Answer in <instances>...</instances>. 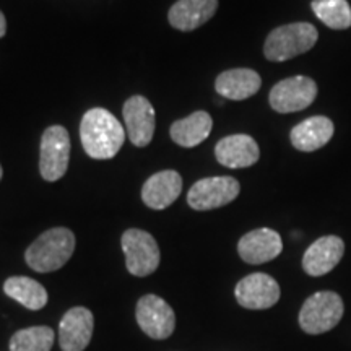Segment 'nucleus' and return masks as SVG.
<instances>
[{"label": "nucleus", "mask_w": 351, "mask_h": 351, "mask_svg": "<svg viewBox=\"0 0 351 351\" xmlns=\"http://www.w3.org/2000/svg\"><path fill=\"white\" fill-rule=\"evenodd\" d=\"M262 78L252 69H231L219 73L215 82V90L223 98L243 101L251 98L261 90Z\"/></svg>", "instance_id": "a211bd4d"}, {"label": "nucleus", "mask_w": 351, "mask_h": 351, "mask_svg": "<svg viewBox=\"0 0 351 351\" xmlns=\"http://www.w3.org/2000/svg\"><path fill=\"white\" fill-rule=\"evenodd\" d=\"M213 127V119L208 112L197 111L191 116L184 117L181 121H176L171 125L169 134L179 147L194 148L204 140L208 138Z\"/></svg>", "instance_id": "aec40b11"}, {"label": "nucleus", "mask_w": 351, "mask_h": 351, "mask_svg": "<svg viewBox=\"0 0 351 351\" xmlns=\"http://www.w3.org/2000/svg\"><path fill=\"white\" fill-rule=\"evenodd\" d=\"M80 138L88 156L95 160H111L124 145L125 132L111 112L103 108H93L83 116Z\"/></svg>", "instance_id": "f257e3e1"}, {"label": "nucleus", "mask_w": 351, "mask_h": 351, "mask_svg": "<svg viewBox=\"0 0 351 351\" xmlns=\"http://www.w3.org/2000/svg\"><path fill=\"white\" fill-rule=\"evenodd\" d=\"M121 244L125 254L127 270L132 275L148 276L160 267V247L150 232L132 228L122 234Z\"/></svg>", "instance_id": "39448f33"}, {"label": "nucleus", "mask_w": 351, "mask_h": 351, "mask_svg": "<svg viewBox=\"0 0 351 351\" xmlns=\"http://www.w3.org/2000/svg\"><path fill=\"white\" fill-rule=\"evenodd\" d=\"M283 251L282 236L269 228H258L249 231L238 243L239 257L245 263L261 265V263L274 261Z\"/></svg>", "instance_id": "f8f14e48"}, {"label": "nucleus", "mask_w": 351, "mask_h": 351, "mask_svg": "<svg viewBox=\"0 0 351 351\" xmlns=\"http://www.w3.org/2000/svg\"><path fill=\"white\" fill-rule=\"evenodd\" d=\"M3 291L29 311L43 309L49 300L46 288L29 276H10L3 283Z\"/></svg>", "instance_id": "412c9836"}, {"label": "nucleus", "mask_w": 351, "mask_h": 351, "mask_svg": "<svg viewBox=\"0 0 351 351\" xmlns=\"http://www.w3.org/2000/svg\"><path fill=\"white\" fill-rule=\"evenodd\" d=\"M2 176H3V169H2V166H0V181H2Z\"/></svg>", "instance_id": "393cba45"}, {"label": "nucleus", "mask_w": 351, "mask_h": 351, "mask_svg": "<svg viewBox=\"0 0 351 351\" xmlns=\"http://www.w3.org/2000/svg\"><path fill=\"white\" fill-rule=\"evenodd\" d=\"M182 191V178L178 171L166 169L153 174L142 187V200L153 210H165L173 205Z\"/></svg>", "instance_id": "dca6fc26"}, {"label": "nucleus", "mask_w": 351, "mask_h": 351, "mask_svg": "<svg viewBox=\"0 0 351 351\" xmlns=\"http://www.w3.org/2000/svg\"><path fill=\"white\" fill-rule=\"evenodd\" d=\"M75 251V234L67 228H52L43 232L26 249L25 261L38 274H49L62 269Z\"/></svg>", "instance_id": "f03ea898"}, {"label": "nucleus", "mask_w": 351, "mask_h": 351, "mask_svg": "<svg viewBox=\"0 0 351 351\" xmlns=\"http://www.w3.org/2000/svg\"><path fill=\"white\" fill-rule=\"evenodd\" d=\"M5 33H7V20H5V15L0 12V38L5 36Z\"/></svg>", "instance_id": "b1692460"}, {"label": "nucleus", "mask_w": 351, "mask_h": 351, "mask_svg": "<svg viewBox=\"0 0 351 351\" xmlns=\"http://www.w3.org/2000/svg\"><path fill=\"white\" fill-rule=\"evenodd\" d=\"M215 156L219 165L239 169L256 165L261 158V150L251 135L236 134L219 140L215 147Z\"/></svg>", "instance_id": "2eb2a0df"}, {"label": "nucleus", "mask_w": 351, "mask_h": 351, "mask_svg": "<svg viewBox=\"0 0 351 351\" xmlns=\"http://www.w3.org/2000/svg\"><path fill=\"white\" fill-rule=\"evenodd\" d=\"M317 96V83L313 78L298 75L278 82L271 88L269 101L274 111L280 114L298 112L309 108Z\"/></svg>", "instance_id": "6e6552de"}, {"label": "nucleus", "mask_w": 351, "mask_h": 351, "mask_svg": "<svg viewBox=\"0 0 351 351\" xmlns=\"http://www.w3.org/2000/svg\"><path fill=\"white\" fill-rule=\"evenodd\" d=\"M333 137V122L326 116H314L293 127L289 140L296 150L311 153L322 148Z\"/></svg>", "instance_id": "6ab92c4d"}, {"label": "nucleus", "mask_w": 351, "mask_h": 351, "mask_svg": "<svg viewBox=\"0 0 351 351\" xmlns=\"http://www.w3.org/2000/svg\"><path fill=\"white\" fill-rule=\"evenodd\" d=\"M345 254V243L339 236H324L307 247L302 269L311 276L327 275L339 265Z\"/></svg>", "instance_id": "4468645a"}, {"label": "nucleus", "mask_w": 351, "mask_h": 351, "mask_svg": "<svg viewBox=\"0 0 351 351\" xmlns=\"http://www.w3.org/2000/svg\"><path fill=\"white\" fill-rule=\"evenodd\" d=\"M39 153V173L47 182L59 181L67 173L70 161V135L65 127L52 125L44 130Z\"/></svg>", "instance_id": "423d86ee"}, {"label": "nucleus", "mask_w": 351, "mask_h": 351, "mask_svg": "<svg viewBox=\"0 0 351 351\" xmlns=\"http://www.w3.org/2000/svg\"><path fill=\"white\" fill-rule=\"evenodd\" d=\"M343 301L333 291H319L304 301L300 313V326L309 335H320L337 327L343 317Z\"/></svg>", "instance_id": "20e7f679"}, {"label": "nucleus", "mask_w": 351, "mask_h": 351, "mask_svg": "<svg viewBox=\"0 0 351 351\" xmlns=\"http://www.w3.org/2000/svg\"><path fill=\"white\" fill-rule=\"evenodd\" d=\"M319 33L311 23H289L275 28L263 44V54L271 62H285L311 51Z\"/></svg>", "instance_id": "7ed1b4c3"}, {"label": "nucleus", "mask_w": 351, "mask_h": 351, "mask_svg": "<svg viewBox=\"0 0 351 351\" xmlns=\"http://www.w3.org/2000/svg\"><path fill=\"white\" fill-rule=\"evenodd\" d=\"M311 8L315 16L328 28H351V7L346 0H313Z\"/></svg>", "instance_id": "4be33fe9"}, {"label": "nucleus", "mask_w": 351, "mask_h": 351, "mask_svg": "<svg viewBox=\"0 0 351 351\" xmlns=\"http://www.w3.org/2000/svg\"><path fill=\"white\" fill-rule=\"evenodd\" d=\"M280 285L267 274H252L236 285V301L245 309L262 311L275 306L280 300Z\"/></svg>", "instance_id": "9d476101"}, {"label": "nucleus", "mask_w": 351, "mask_h": 351, "mask_svg": "<svg viewBox=\"0 0 351 351\" xmlns=\"http://www.w3.org/2000/svg\"><path fill=\"white\" fill-rule=\"evenodd\" d=\"M124 121L130 142L135 147H147L155 134V109L143 96H132L124 104Z\"/></svg>", "instance_id": "ddd939ff"}, {"label": "nucleus", "mask_w": 351, "mask_h": 351, "mask_svg": "<svg viewBox=\"0 0 351 351\" xmlns=\"http://www.w3.org/2000/svg\"><path fill=\"white\" fill-rule=\"evenodd\" d=\"M56 335L51 327L21 328L10 339V351H51Z\"/></svg>", "instance_id": "5701e85b"}, {"label": "nucleus", "mask_w": 351, "mask_h": 351, "mask_svg": "<svg viewBox=\"0 0 351 351\" xmlns=\"http://www.w3.org/2000/svg\"><path fill=\"white\" fill-rule=\"evenodd\" d=\"M138 327L153 340H166L176 328V314L163 298L145 295L137 302L135 311Z\"/></svg>", "instance_id": "1a4fd4ad"}, {"label": "nucleus", "mask_w": 351, "mask_h": 351, "mask_svg": "<svg viewBox=\"0 0 351 351\" xmlns=\"http://www.w3.org/2000/svg\"><path fill=\"white\" fill-rule=\"evenodd\" d=\"M241 186L230 176H217L197 181L187 194V204L197 212H208L231 204L239 195Z\"/></svg>", "instance_id": "0eeeda50"}, {"label": "nucleus", "mask_w": 351, "mask_h": 351, "mask_svg": "<svg viewBox=\"0 0 351 351\" xmlns=\"http://www.w3.org/2000/svg\"><path fill=\"white\" fill-rule=\"evenodd\" d=\"M95 317L86 307L69 309L59 324V345L62 351H83L93 337Z\"/></svg>", "instance_id": "9b49d317"}, {"label": "nucleus", "mask_w": 351, "mask_h": 351, "mask_svg": "<svg viewBox=\"0 0 351 351\" xmlns=\"http://www.w3.org/2000/svg\"><path fill=\"white\" fill-rule=\"evenodd\" d=\"M218 0H178L169 8L168 20L179 32H194L217 13Z\"/></svg>", "instance_id": "f3484780"}]
</instances>
